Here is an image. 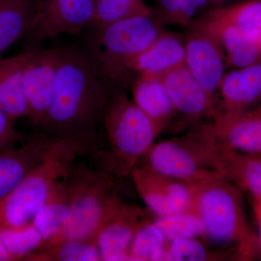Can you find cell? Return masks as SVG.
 Instances as JSON below:
<instances>
[{"label":"cell","instance_id":"1","mask_svg":"<svg viewBox=\"0 0 261 261\" xmlns=\"http://www.w3.org/2000/svg\"><path fill=\"white\" fill-rule=\"evenodd\" d=\"M58 48L54 96L39 132L80 145L91 154L99 149V130L113 93L82 48Z\"/></svg>","mask_w":261,"mask_h":261},{"label":"cell","instance_id":"5","mask_svg":"<svg viewBox=\"0 0 261 261\" xmlns=\"http://www.w3.org/2000/svg\"><path fill=\"white\" fill-rule=\"evenodd\" d=\"M73 205L69 221L56 238L42 247L70 240L97 239L101 230L124 203L116 176L75 162L69 172Z\"/></svg>","mask_w":261,"mask_h":261},{"label":"cell","instance_id":"8","mask_svg":"<svg viewBox=\"0 0 261 261\" xmlns=\"http://www.w3.org/2000/svg\"><path fill=\"white\" fill-rule=\"evenodd\" d=\"M94 0H39L34 20L25 36L27 49L39 47L61 34H80L92 27Z\"/></svg>","mask_w":261,"mask_h":261},{"label":"cell","instance_id":"26","mask_svg":"<svg viewBox=\"0 0 261 261\" xmlns=\"http://www.w3.org/2000/svg\"><path fill=\"white\" fill-rule=\"evenodd\" d=\"M94 3L93 22L90 28H100L132 17L152 15V9L144 0H94Z\"/></svg>","mask_w":261,"mask_h":261},{"label":"cell","instance_id":"37","mask_svg":"<svg viewBox=\"0 0 261 261\" xmlns=\"http://www.w3.org/2000/svg\"><path fill=\"white\" fill-rule=\"evenodd\" d=\"M235 0H211L210 9L211 8L231 4Z\"/></svg>","mask_w":261,"mask_h":261},{"label":"cell","instance_id":"21","mask_svg":"<svg viewBox=\"0 0 261 261\" xmlns=\"http://www.w3.org/2000/svg\"><path fill=\"white\" fill-rule=\"evenodd\" d=\"M190 24L211 34L228 27L260 29L261 0H248L211 8Z\"/></svg>","mask_w":261,"mask_h":261},{"label":"cell","instance_id":"19","mask_svg":"<svg viewBox=\"0 0 261 261\" xmlns=\"http://www.w3.org/2000/svg\"><path fill=\"white\" fill-rule=\"evenodd\" d=\"M69 172L58 181L47 200L32 220V224L44 240L42 247L56 238L69 221L73 197V185Z\"/></svg>","mask_w":261,"mask_h":261},{"label":"cell","instance_id":"15","mask_svg":"<svg viewBox=\"0 0 261 261\" xmlns=\"http://www.w3.org/2000/svg\"><path fill=\"white\" fill-rule=\"evenodd\" d=\"M146 218L143 209L124 202L98 234L97 243L101 260L109 261L118 254L129 252L136 233L149 221Z\"/></svg>","mask_w":261,"mask_h":261},{"label":"cell","instance_id":"20","mask_svg":"<svg viewBox=\"0 0 261 261\" xmlns=\"http://www.w3.org/2000/svg\"><path fill=\"white\" fill-rule=\"evenodd\" d=\"M132 94L133 102L148 116L160 135L176 113L161 78L156 75H137L132 82Z\"/></svg>","mask_w":261,"mask_h":261},{"label":"cell","instance_id":"36","mask_svg":"<svg viewBox=\"0 0 261 261\" xmlns=\"http://www.w3.org/2000/svg\"><path fill=\"white\" fill-rule=\"evenodd\" d=\"M13 260L11 255H10L5 245H3L1 239H0V261Z\"/></svg>","mask_w":261,"mask_h":261},{"label":"cell","instance_id":"10","mask_svg":"<svg viewBox=\"0 0 261 261\" xmlns=\"http://www.w3.org/2000/svg\"><path fill=\"white\" fill-rule=\"evenodd\" d=\"M59 48H34L23 73V90L29 116L34 126H42L56 89L59 65Z\"/></svg>","mask_w":261,"mask_h":261},{"label":"cell","instance_id":"22","mask_svg":"<svg viewBox=\"0 0 261 261\" xmlns=\"http://www.w3.org/2000/svg\"><path fill=\"white\" fill-rule=\"evenodd\" d=\"M212 34L226 51L225 64L227 67L245 68L255 64L261 58L258 28L228 27Z\"/></svg>","mask_w":261,"mask_h":261},{"label":"cell","instance_id":"4","mask_svg":"<svg viewBox=\"0 0 261 261\" xmlns=\"http://www.w3.org/2000/svg\"><path fill=\"white\" fill-rule=\"evenodd\" d=\"M103 127L109 151L106 152L99 149L92 154L103 159L104 166L99 169L118 178L130 176L159 135L148 116L123 91L114 92L110 97Z\"/></svg>","mask_w":261,"mask_h":261},{"label":"cell","instance_id":"13","mask_svg":"<svg viewBox=\"0 0 261 261\" xmlns=\"http://www.w3.org/2000/svg\"><path fill=\"white\" fill-rule=\"evenodd\" d=\"M215 135L226 148L245 154H261V107L243 111H216Z\"/></svg>","mask_w":261,"mask_h":261},{"label":"cell","instance_id":"35","mask_svg":"<svg viewBox=\"0 0 261 261\" xmlns=\"http://www.w3.org/2000/svg\"><path fill=\"white\" fill-rule=\"evenodd\" d=\"M254 209H255V216H256L259 228H260V239L259 241H260L261 247V197H254Z\"/></svg>","mask_w":261,"mask_h":261},{"label":"cell","instance_id":"33","mask_svg":"<svg viewBox=\"0 0 261 261\" xmlns=\"http://www.w3.org/2000/svg\"><path fill=\"white\" fill-rule=\"evenodd\" d=\"M211 0H183L185 16L189 24L200 13L210 9Z\"/></svg>","mask_w":261,"mask_h":261},{"label":"cell","instance_id":"9","mask_svg":"<svg viewBox=\"0 0 261 261\" xmlns=\"http://www.w3.org/2000/svg\"><path fill=\"white\" fill-rule=\"evenodd\" d=\"M146 205L157 216L193 210L202 181H187L139 164L130 175Z\"/></svg>","mask_w":261,"mask_h":261},{"label":"cell","instance_id":"29","mask_svg":"<svg viewBox=\"0 0 261 261\" xmlns=\"http://www.w3.org/2000/svg\"><path fill=\"white\" fill-rule=\"evenodd\" d=\"M167 247L174 261H214L233 258L227 252L209 248L197 238L174 239L168 242Z\"/></svg>","mask_w":261,"mask_h":261},{"label":"cell","instance_id":"32","mask_svg":"<svg viewBox=\"0 0 261 261\" xmlns=\"http://www.w3.org/2000/svg\"><path fill=\"white\" fill-rule=\"evenodd\" d=\"M28 137L17 132L13 121L0 109V152L20 145Z\"/></svg>","mask_w":261,"mask_h":261},{"label":"cell","instance_id":"2","mask_svg":"<svg viewBox=\"0 0 261 261\" xmlns=\"http://www.w3.org/2000/svg\"><path fill=\"white\" fill-rule=\"evenodd\" d=\"M153 15H141L87 29L81 47L112 93L133 82L128 62L149 47L164 31Z\"/></svg>","mask_w":261,"mask_h":261},{"label":"cell","instance_id":"24","mask_svg":"<svg viewBox=\"0 0 261 261\" xmlns=\"http://www.w3.org/2000/svg\"><path fill=\"white\" fill-rule=\"evenodd\" d=\"M223 174L240 190L253 197H261V154L240 153L226 148Z\"/></svg>","mask_w":261,"mask_h":261},{"label":"cell","instance_id":"18","mask_svg":"<svg viewBox=\"0 0 261 261\" xmlns=\"http://www.w3.org/2000/svg\"><path fill=\"white\" fill-rule=\"evenodd\" d=\"M219 89L223 106L216 111L249 110L261 98V64L255 63L224 73Z\"/></svg>","mask_w":261,"mask_h":261},{"label":"cell","instance_id":"16","mask_svg":"<svg viewBox=\"0 0 261 261\" xmlns=\"http://www.w3.org/2000/svg\"><path fill=\"white\" fill-rule=\"evenodd\" d=\"M185 65V42L178 34L163 32L145 50L128 62L132 74L161 76Z\"/></svg>","mask_w":261,"mask_h":261},{"label":"cell","instance_id":"27","mask_svg":"<svg viewBox=\"0 0 261 261\" xmlns=\"http://www.w3.org/2000/svg\"><path fill=\"white\" fill-rule=\"evenodd\" d=\"M0 239L13 260H25L44 244L42 235L32 222L15 227L0 228Z\"/></svg>","mask_w":261,"mask_h":261},{"label":"cell","instance_id":"28","mask_svg":"<svg viewBox=\"0 0 261 261\" xmlns=\"http://www.w3.org/2000/svg\"><path fill=\"white\" fill-rule=\"evenodd\" d=\"M154 221L168 242L178 238H198L204 236V226L195 209L157 216Z\"/></svg>","mask_w":261,"mask_h":261},{"label":"cell","instance_id":"25","mask_svg":"<svg viewBox=\"0 0 261 261\" xmlns=\"http://www.w3.org/2000/svg\"><path fill=\"white\" fill-rule=\"evenodd\" d=\"M25 260L99 261L100 254L94 240H70L39 249Z\"/></svg>","mask_w":261,"mask_h":261},{"label":"cell","instance_id":"3","mask_svg":"<svg viewBox=\"0 0 261 261\" xmlns=\"http://www.w3.org/2000/svg\"><path fill=\"white\" fill-rule=\"evenodd\" d=\"M209 243L227 250L237 260H251L260 244L247 221L240 189L225 178L202 182L195 201Z\"/></svg>","mask_w":261,"mask_h":261},{"label":"cell","instance_id":"6","mask_svg":"<svg viewBox=\"0 0 261 261\" xmlns=\"http://www.w3.org/2000/svg\"><path fill=\"white\" fill-rule=\"evenodd\" d=\"M225 152L213 125H202L181 137L153 144L140 162L171 177L207 181L224 178Z\"/></svg>","mask_w":261,"mask_h":261},{"label":"cell","instance_id":"31","mask_svg":"<svg viewBox=\"0 0 261 261\" xmlns=\"http://www.w3.org/2000/svg\"><path fill=\"white\" fill-rule=\"evenodd\" d=\"M152 14L163 25L164 24L189 25L185 16L183 0H157L155 8L152 9Z\"/></svg>","mask_w":261,"mask_h":261},{"label":"cell","instance_id":"30","mask_svg":"<svg viewBox=\"0 0 261 261\" xmlns=\"http://www.w3.org/2000/svg\"><path fill=\"white\" fill-rule=\"evenodd\" d=\"M167 243V239L159 226L149 221L136 233L130 243L129 253L137 261L150 260L152 254Z\"/></svg>","mask_w":261,"mask_h":261},{"label":"cell","instance_id":"14","mask_svg":"<svg viewBox=\"0 0 261 261\" xmlns=\"http://www.w3.org/2000/svg\"><path fill=\"white\" fill-rule=\"evenodd\" d=\"M176 112L192 121L214 117L216 109L202 86L184 65L159 76Z\"/></svg>","mask_w":261,"mask_h":261},{"label":"cell","instance_id":"23","mask_svg":"<svg viewBox=\"0 0 261 261\" xmlns=\"http://www.w3.org/2000/svg\"><path fill=\"white\" fill-rule=\"evenodd\" d=\"M39 0H0V57L27 36Z\"/></svg>","mask_w":261,"mask_h":261},{"label":"cell","instance_id":"38","mask_svg":"<svg viewBox=\"0 0 261 261\" xmlns=\"http://www.w3.org/2000/svg\"><path fill=\"white\" fill-rule=\"evenodd\" d=\"M258 44H259V48H260V54H261V27L260 29H259Z\"/></svg>","mask_w":261,"mask_h":261},{"label":"cell","instance_id":"34","mask_svg":"<svg viewBox=\"0 0 261 261\" xmlns=\"http://www.w3.org/2000/svg\"><path fill=\"white\" fill-rule=\"evenodd\" d=\"M151 261H173L172 255L168 248L167 245L166 246L160 247L152 254L150 258Z\"/></svg>","mask_w":261,"mask_h":261},{"label":"cell","instance_id":"11","mask_svg":"<svg viewBox=\"0 0 261 261\" xmlns=\"http://www.w3.org/2000/svg\"><path fill=\"white\" fill-rule=\"evenodd\" d=\"M185 65L215 106L225 70L222 45L216 36L190 24L185 39Z\"/></svg>","mask_w":261,"mask_h":261},{"label":"cell","instance_id":"12","mask_svg":"<svg viewBox=\"0 0 261 261\" xmlns=\"http://www.w3.org/2000/svg\"><path fill=\"white\" fill-rule=\"evenodd\" d=\"M63 140L38 132L18 146L0 152V202L10 195Z\"/></svg>","mask_w":261,"mask_h":261},{"label":"cell","instance_id":"17","mask_svg":"<svg viewBox=\"0 0 261 261\" xmlns=\"http://www.w3.org/2000/svg\"><path fill=\"white\" fill-rule=\"evenodd\" d=\"M34 49L0 59V109L13 121L29 116L23 73Z\"/></svg>","mask_w":261,"mask_h":261},{"label":"cell","instance_id":"7","mask_svg":"<svg viewBox=\"0 0 261 261\" xmlns=\"http://www.w3.org/2000/svg\"><path fill=\"white\" fill-rule=\"evenodd\" d=\"M80 145L63 141L10 195L0 202V228L23 226L32 221L53 188L82 154Z\"/></svg>","mask_w":261,"mask_h":261}]
</instances>
